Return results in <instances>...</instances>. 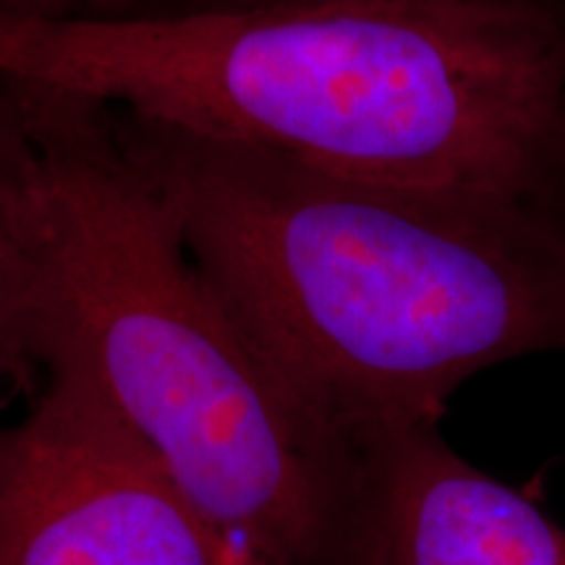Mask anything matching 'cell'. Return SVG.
I'll use <instances>...</instances> for the list:
<instances>
[{
  "mask_svg": "<svg viewBox=\"0 0 565 565\" xmlns=\"http://www.w3.org/2000/svg\"><path fill=\"white\" fill-rule=\"evenodd\" d=\"M0 79L404 192L526 202L565 116L547 0H341L103 21L0 11Z\"/></svg>",
  "mask_w": 565,
  "mask_h": 565,
  "instance_id": "cell-1",
  "label": "cell"
},
{
  "mask_svg": "<svg viewBox=\"0 0 565 565\" xmlns=\"http://www.w3.org/2000/svg\"><path fill=\"white\" fill-rule=\"evenodd\" d=\"M108 110L249 341L353 445L440 424L494 364L565 351V238L526 202L338 179Z\"/></svg>",
  "mask_w": 565,
  "mask_h": 565,
  "instance_id": "cell-2",
  "label": "cell"
},
{
  "mask_svg": "<svg viewBox=\"0 0 565 565\" xmlns=\"http://www.w3.org/2000/svg\"><path fill=\"white\" fill-rule=\"evenodd\" d=\"M26 134L40 366L74 372L252 565H374L370 445L265 362L118 137L108 105L3 79Z\"/></svg>",
  "mask_w": 565,
  "mask_h": 565,
  "instance_id": "cell-3",
  "label": "cell"
},
{
  "mask_svg": "<svg viewBox=\"0 0 565 565\" xmlns=\"http://www.w3.org/2000/svg\"><path fill=\"white\" fill-rule=\"evenodd\" d=\"M0 565H252L68 370L0 424Z\"/></svg>",
  "mask_w": 565,
  "mask_h": 565,
  "instance_id": "cell-4",
  "label": "cell"
},
{
  "mask_svg": "<svg viewBox=\"0 0 565 565\" xmlns=\"http://www.w3.org/2000/svg\"><path fill=\"white\" fill-rule=\"evenodd\" d=\"M374 565H565V526L477 469L437 424L370 443Z\"/></svg>",
  "mask_w": 565,
  "mask_h": 565,
  "instance_id": "cell-5",
  "label": "cell"
},
{
  "mask_svg": "<svg viewBox=\"0 0 565 565\" xmlns=\"http://www.w3.org/2000/svg\"><path fill=\"white\" fill-rule=\"evenodd\" d=\"M42 286L26 221V134L0 79V383L42 385Z\"/></svg>",
  "mask_w": 565,
  "mask_h": 565,
  "instance_id": "cell-6",
  "label": "cell"
},
{
  "mask_svg": "<svg viewBox=\"0 0 565 565\" xmlns=\"http://www.w3.org/2000/svg\"><path fill=\"white\" fill-rule=\"evenodd\" d=\"M158 0H0V11L24 19L53 21H103L141 17Z\"/></svg>",
  "mask_w": 565,
  "mask_h": 565,
  "instance_id": "cell-7",
  "label": "cell"
},
{
  "mask_svg": "<svg viewBox=\"0 0 565 565\" xmlns=\"http://www.w3.org/2000/svg\"><path fill=\"white\" fill-rule=\"evenodd\" d=\"M341 3V0H158L147 13H204V11H249V9H282V6ZM141 13V17H147Z\"/></svg>",
  "mask_w": 565,
  "mask_h": 565,
  "instance_id": "cell-8",
  "label": "cell"
},
{
  "mask_svg": "<svg viewBox=\"0 0 565 565\" xmlns=\"http://www.w3.org/2000/svg\"><path fill=\"white\" fill-rule=\"evenodd\" d=\"M555 154L561 160H565V116H563V124H561V137H557V150Z\"/></svg>",
  "mask_w": 565,
  "mask_h": 565,
  "instance_id": "cell-9",
  "label": "cell"
}]
</instances>
